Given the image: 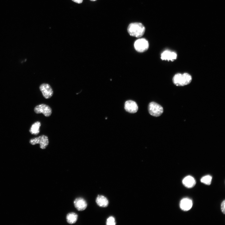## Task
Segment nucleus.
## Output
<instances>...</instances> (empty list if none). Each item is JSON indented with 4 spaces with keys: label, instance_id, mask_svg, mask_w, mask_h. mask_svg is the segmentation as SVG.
Returning a JSON list of instances; mask_svg holds the SVG:
<instances>
[{
    "label": "nucleus",
    "instance_id": "nucleus-1",
    "mask_svg": "<svg viewBox=\"0 0 225 225\" xmlns=\"http://www.w3.org/2000/svg\"><path fill=\"white\" fill-rule=\"evenodd\" d=\"M145 28L144 25L139 22L130 23L128 28V31L130 35L137 38L140 37L144 34Z\"/></svg>",
    "mask_w": 225,
    "mask_h": 225
},
{
    "label": "nucleus",
    "instance_id": "nucleus-2",
    "mask_svg": "<svg viewBox=\"0 0 225 225\" xmlns=\"http://www.w3.org/2000/svg\"><path fill=\"white\" fill-rule=\"evenodd\" d=\"M192 80L191 76L188 73L182 74L178 73L175 74L172 78L174 84L177 86H183L189 84Z\"/></svg>",
    "mask_w": 225,
    "mask_h": 225
},
{
    "label": "nucleus",
    "instance_id": "nucleus-3",
    "mask_svg": "<svg viewBox=\"0 0 225 225\" xmlns=\"http://www.w3.org/2000/svg\"><path fill=\"white\" fill-rule=\"evenodd\" d=\"M148 111L149 114L154 117L160 116L163 112L162 107L157 103L152 102L148 105Z\"/></svg>",
    "mask_w": 225,
    "mask_h": 225
},
{
    "label": "nucleus",
    "instance_id": "nucleus-4",
    "mask_svg": "<svg viewBox=\"0 0 225 225\" xmlns=\"http://www.w3.org/2000/svg\"><path fill=\"white\" fill-rule=\"evenodd\" d=\"M149 44L148 41L144 38H141L136 40L134 43L135 49L139 52H143L146 51L149 48Z\"/></svg>",
    "mask_w": 225,
    "mask_h": 225
},
{
    "label": "nucleus",
    "instance_id": "nucleus-5",
    "mask_svg": "<svg viewBox=\"0 0 225 225\" xmlns=\"http://www.w3.org/2000/svg\"><path fill=\"white\" fill-rule=\"evenodd\" d=\"M30 143L32 145L39 144L40 148L42 149L46 148L49 144L48 137L44 135H42L38 137L30 139Z\"/></svg>",
    "mask_w": 225,
    "mask_h": 225
},
{
    "label": "nucleus",
    "instance_id": "nucleus-6",
    "mask_svg": "<svg viewBox=\"0 0 225 225\" xmlns=\"http://www.w3.org/2000/svg\"><path fill=\"white\" fill-rule=\"evenodd\" d=\"M34 111L37 114L42 113L46 117L50 116L52 113L51 108L45 104H41L36 106Z\"/></svg>",
    "mask_w": 225,
    "mask_h": 225
},
{
    "label": "nucleus",
    "instance_id": "nucleus-7",
    "mask_svg": "<svg viewBox=\"0 0 225 225\" xmlns=\"http://www.w3.org/2000/svg\"><path fill=\"white\" fill-rule=\"evenodd\" d=\"M39 88L43 96L45 98H49L52 96L53 91L51 87L49 84L43 83L40 85Z\"/></svg>",
    "mask_w": 225,
    "mask_h": 225
},
{
    "label": "nucleus",
    "instance_id": "nucleus-8",
    "mask_svg": "<svg viewBox=\"0 0 225 225\" xmlns=\"http://www.w3.org/2000/svg\"><path fill=\"white\" fill-rule=\"evenodd\" d=\"M124 108L127 112L133 113L137 112L138 107L137 103L135 101L129 100L125 102Z\"/></svg>",
    "mask_w": 225,
    "mask_h": 225
},
{
    "label": "nucleus",
    "instance_id": "nucleus-9",
    "mask_svg": "<svg viewBox=\"0 0 225 225\" xmlns=\"http://www.w3.org/2000/svg\"><path fill=\"white\" fill-rule=\"evenodd\" d=\"M177 58V53L168 50H166L161 54V58L162 60L173 61Z\"/></svg>",
    "mask_w": 225,
    "mask_h": 225
},
{
    "label": "nucleus",
    "instance_id": "nucleus-10",
    "mask_svg": "<svg viewBox=\"0 0 225 225\" xmlns=\"http://www.w3.org/2000/svg\"><path fill=\"white\" fill-rule=\"evenodd\" d=\"M74 204L75 208L80 211L85 210L87 206L86 201L81 198H76L74 201Z\"/></svg>",
    "mask_w": 225,
    "mask_h": 225
},
{
    "label": "nucleus",
    "instance_id": "nucleus-11",
    "mask_svg": "<svg viewBox=\"0 0 225 225\" xmlns=\"http://www.w3.org/2000/svg\"><path fill=\"white\" fill-rule=\"evenodd\" d=\"M192 206V200L189 198H185L181 200L180 203L181 209L184 211H188L189 210Z\"/></svg>",
    "mask_w": 225,
    "mask_h": 225
},
{
    "label": "nucleus",
    "instance_id": "nucleus-12",
    "mask_svg": "<svg viewBox=\"0 0 225 225\" xmlns=\"http://www.w3.org/2000/svg\"><path fill=\"white\" fill-rule=\"evenodd\" d=\"M182 182L185 187L188 188L193 187L196 183L195 179L190 176H188L184 178L182 180Z\"/></svg>",
    "mask_w": 225,
    "mask_h": 225
},
{
    "label": "nucleus",
    "instance_id": "nucleus-13",
    "mask_svg": "<svg viewBox=\"0 0 225 225\" xmlns=\"http://www.w3.org/2000/svg\"><path fill=\"white\" fill-rule=\"evenodd\" d=\"M96 202L98 206L102 207H107L109 203L107 198L102 195H98L96 198Z\"/></svg>",
    "mask_w": 225,
    "mask_h": 225
},
{
    "label": "nucleus",
    "instance_id": "nucleus-14",
    "mask_svg": "<svg viewBox=\"0 0 225 225\" xmlns=\"http://www.w3.org/2000/svg\"><path fill=\"white\" fill-rule=\"evenodd\" d=\"M41 123L39 122H36L32 126L29 130L30 132L32 134L38 135L39 132V128Z\"/></svg>",
    "mask_w": 225,
    "mask_h": 225
},
{
    "label": "nucleus",
    "instance_id": "nucleus-15",
    "mask_svg": "<svg viewBox=\"0 0 225 225\" xmlns=\"http://www.w3.org/2000/svg\"><path fill=\"white\" fill-rule=\"evenodd\" d=\"M78 217L77 214L75 213H69L67 214L66 216L67 222L70 224L74 223L77 220Z\"/></svg>",
    "mask_w": 225,
    "mask_h": 225
},
{
    "label": "nucleus",
    "instance_id": "nucleus-16",
    "mask_svg": "<svg viewBox=\"0 0 225 225\" xmlns=\"http://www.w3.org/2000/svg\"><path fill=\"white\" fill-rule=\"evenodd\" d=\"M212 180V177L209 175L205 176L201 179V182L207 185H210Z\"/></svg>",
    "mask_w": 225,
    "mask_h": 225
},
{
    "label": "nucleus",
    "instance_id": "nucleus-17",
    "mask_svg": "<svg viewBox=\"0 0 225 225\" xmlns=\"http://www.w3.org/2000/svg\"><path fill=\"white\" fill-rule=\"evenodd\" d=\"M106 224L107 225H115L116 222L114 218L112 217H109L107 220Z\"/></svg>",
    "mask_w": 225,
    "mask_h": 225
},
{
    "label": "nucleus",
    "instance_id": "nucleus-18",
    "mask_svg": "<svg viewBox=\"0 0 225 225\" xmlns=\"http://www.w3.org/2000/svg\"><path fill=\"white\" fill-rule=\"evenodd\" d=\"M225 201L224 200L221 203V210L223 214H225Z\"/></svg>",
    "mask_w": 225,
    "mask_h": 225
},
{
    "label": "nucleus",
    "instance_id": "nucleus-19",
    "mask_svg": "<svg viewBox=\"0 0 225 225\" xmlns=\"http://www.w3.org/2000/svg\"><path fill=\"white\" fill-rule=\"evenodd\" d=\"M73 2L78 4L81 3L82 2L83 0H72Z\"/></svg>",
    "mask_w": 225,
    "mask_h": 225
},
{
    "label": "nucleus",
    "instance_id": "nucleus-20",
    "mask_svg": "<svg viewBox=\"0 0 225 225\" xmlns=\"http://www.w3.org/2000/svg\"><path fill=\"white\" fill-rule=\"evenodd\" d=\"M91 0V1H96V0Z\"/></svg>",
    "mask_w": 225,
    "mask_h": 225
}]
</instances>
